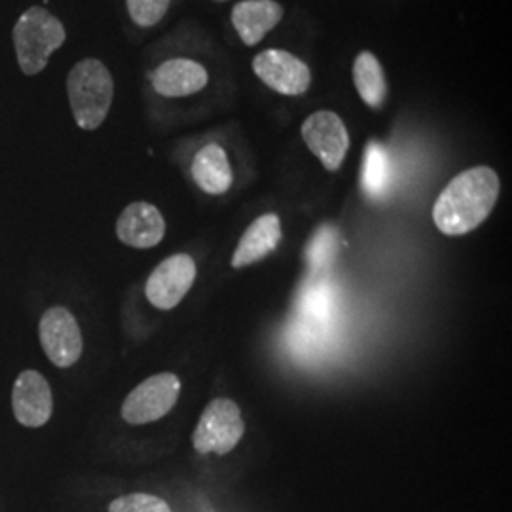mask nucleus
Masks as SVG:
<instances>
[{
	"mask_svg": "<svg viewBox=\"0 0 512 512\" xmlns=\"http://www.w3.org/2000/svg\"><path fill=\"white\" fill-rule=\"evenodd\" d=\"M501 183L492 167H471L440 192L433 205V220L444 236H465L494 211Z\"/></svg>",
	"mask_w": 512,
	"mask_h": 512,
	"instance_id": "1",
	"label": "nucleus"
},
{
	"mask_svg": "<svg viewBox=\"0 0 512 512\" xmlns=\"http://www.w3.org/2000/svg\"><path fill=\"white\" fill-rule=\"evenodd\" d=\"M67 95L78 128L93 131L109 116L114 80L107 65L95 57L78 61L67 76Z\"/></svg>",
	"mask_w": 512,
	"mask_h": 512,
	"instance_id": "2",
	"label": "nucleus"
},
{
	"mask_svg": "<svg viewBox=\"0 0 512 512\" xmlns=\"http://www.w3.org/2000/svg\"><path fill=\"white\" fill-rule=\"evenodd\" d=\"M12 38L21 73L37 76L46 69L52 54L65 44L67 31L61 19L46 8L31 6L16 21Z\"/></svg>",
	"mask_w": 512,
	"mask_h": 512,
	"instance_id": "3",
	"label": "nucleus"
},
{
	"mask_svg": "<svg viewBox=\"0 0 512 512\" xmlns=\"http://www.w3.org/2000/svg\"><path fill=\"white\" fill-rule=\"evenodd\" d=\"M245 435V421L241 408L228 397H219L205 406L198 421L192 444L198 454L226 456L239 444Z\"/></svg>",
	"mask_w": 512,
	"mask_h": 512,
	"instance_id": "4",
	"label": "nucleus"
},
{
	"mask_svg": "<svg viewBox=\"0 0 512 512\" xmlns=\"http://www.w3.org/2000/svg\"><path fill=\"white\" fill-rule=\"evenodd\" d=\"M181 395V380L171 372L150 376L137 385L122 404V418L129 425H147L162 420Z\"/></svg>",
	"mask_w": 512,
	"mask_h": 512,
	"instance_id": "5",
	"label": "nucleus"
},
{
	"mask_svg": "<svg viewBox=\"0 0 512 512\" xmlns=\"http://www.w3.org/2000/svg\"><path fill=\"white\" fill-rule=\"evenodd\" d=\"M198 275L196 260L190 255H173L160 262L148 275L145 294L158 310H173L192 289Z\"/></svg>",
	"mask_w": 512,
	"mask_h": 512,
	"instance_id": "6",
	"label": "nucleus"
},
{
	"mask_svg": "<svg viewBox=\"0 0 512 512\" xmlns=\"http://www.w3.org/2000/svg\"><path fill=\"white\" fill-rule=\"evenodd\" d=\"M38 334L44 353L55 366L69 368L82 357V332L73 313L67 308L55 306L44 311L38 325Z\"/></svg>",
	"mask_w": 512,
	"mask_h": 512,
	"instance_id": "7",
	"label": "nucleus"
},
{
	"mask_svg": "<svg viewBox=\"0 0 512 512\" xmlns=\"http://www.w3.org/2000/svg\"><path fill=\"white\" fill-rule=\"evenodd\" d=\"M302 139L329 171H338L349 150V133L344 120L330 112L317 110L302 124Z\"/></svg>",
	"mask_w": 512,
	"mask_h": 512,
	"instance_id": "8",
	"label": "nucleus"
},
{
	"mask_svg": "<svg viewBox=\"0 0 512 512\" xmlns=\"http://www.w3.org/2000/svg\"><path fill=\"white\" fill-rule=\"evenodd\" d=\"M253 71L268 88L283 95H302L310 88V67L285 50H264L256 55Z\"/></svg>",
	"mask_w": 512,
	"mask_h": 512,
	"instance_id": "9",
	"label": "nucleus"
},
{
	"mask_svg": "<svg viewBox=\"0 0 512 512\" xmlns=\"http://www.w3.org/2000/svg\"><path fill=\"white\" fill-rule=\"evenodd\" d=\"M14 416L23 427L38 429L46 425L54 412L50 384L37 370H23L12 391Z\"/></svg>",
	"mask_w": 512,
	"mask_h": 512,
	"instance_id": "10",
	"label": "nucleus"
},
{
	"mask_svg": "<svg viewBox=\"0 0 512 512\" xmlns=\"http://www.w3.org/2000/svg\"><path fill=\"white\" fill-rule=\"evenodd\" d=\"M116 236L133 249H152L164 239V215L152 203H129L116 220Z\"/></svg>",
	"mask_w": 512,
	"mask_h": 512,
	"instance_id": "11",
	"label": "nucleus"
},
{
	"mask_svg": "<svg viewBox=\"0 0 512 512\" xmlns=\"http://www.w3.org/2000/svg\"><path fill=\"white\" fill-rule=\"evenodd\" d=\"M152 88L164 97H188L202 92L209 82V74L202 63L192 59H169L152 76Z\"/></svg>",
	"mask_w": 512,
	"mask_h": 512,
	"instance_id": "12",
	"label": "nucleus"
},
{
	"mask_svg": "<svg viewBox=\"0 0 512 512\" xmlns=\"http://www.w3.org/2000/svg\"><path fill=\"white\" fill-rule=\"evenodd\" d=\"M283 19V6L275 0H243L232 10V25L247 46L262 42Z\"/></svg>",
	"mask_w": 512,
	"mask_h": 512,
	"instance_id": "13",
	"label": "nucleus"
},
{
	"mask_svg": "<svg viewBox=\"0 0 512 512\" xmlns=\"http://www.w3.org/2000/svg\"><path fill=\"white\" fill-rule=\"evenodd\" d=\"M281 241V220L275 213H266L243 232L232 256V268H247L274 253Z\"/></svg>",
	"mask_w": 512,
	"mask_h": 512,
	"instance_id": "14",
	"label": "nucleus"
},
{
	"mask_svg": "<svg viewBox=\"0 0 512 512\" xmlns=\"http://www.w3.org/2000/svg\"><path fill=\"white\" fill-rule=\"evenodd\" d=\"M192 177L194 183L198 184L205 194H226L234 183V173L228 162L226 150L217 143L205 145L192 162Z\"/></svg>",
	"mask_w": 512,
	"mask_h": 512,
	"instance_id": "15",
	"label": "nucleus"
},
{
	"mask_svg": "<svg viewBox=\"0 0 512 512\" xmlns=\"http://www.w3.org/2000/svg\"><path fill=\"white\" fill-rule=\"evenodd\" d=\"M353 82L368 107L380 109L387 97V82L378 57L370 52H361L353 63Z\"/></svg>",
	"mask_w": 512,
	"mask_h": 512,
	"instance_id": "16",
	"label": "nucleus"
},
{
	"mask_svg": "<svg viewBox=\"0 0 512 512\" xmlns=\"http://www.w3.org/2000/svg\"><path fill=\"white\" fill-rule=\"evenodd\" d=\"M363 186L370 198H382L389 186V160L385 148L376 141L366 145Z\"/></svg>",
	"mask_w": 512,
	"mask_h": 512,
	"instance_id": "17",
	"label": "nucleus"
},
{
	"mask_svg": "<svg viewBox=\"0 0 512 512\" xmlns=\"http://www.w3.org/2000/svg\"><path fill=\"white\" fill-rule=\"evenodd\" d=\"M338 249V234L334 228L325 226L321 228L313 239H311L310 249H308V260H310V268L313 272H323L327 270L334 255Z\"/></svg>",
	"mask_w": 512,
	"mask_h": 512,
	"instance_id": "18",
	"label": "nucleus"
},
{
	"mask_svg": "<svg viewBox=\"0 0 512 512\" xmlns=\"http://www.w3.org/2000/svg\"><path fill=\"white\" fill-rule=\"evenodd\" d=\"M126 4L129 18L133 19V23L148 29L164 19L171 6V0H126Z\"/></svg>",
	"mask_w": 512,
	"mask_h": 512,
	"instance_id": "19",
	"label": "nucleus"
},
{
	"mask_svg": "<svg viewBox=\"0 0 512 512\" xmlns=\"http://www.w3.org/2000/svg\"><path fill=\"white\" fill-rule=\"evenodd\" d=\"M109 512H173L164 499L150 494H128L114 499Z\"/></svg>",
	"mask_w": 512,
	"mask_h": 512,
	"instance_id": "20",
	"label": "nucleus"
},
{
	"mask_svg": "<svg viewBox=\"0 0 512 512\" xmlns=\"http://www.w3.org/2000/svg\"><path fill=\"white\" fill-rule=\"evenodd\" d=\"M219 2H224V0H219Z\"/></svg>",
	"mask_w": 512,
	"mask_h": 512,
	"instance_id": "21",
	"label": "nucleus"
}]
</instances>
